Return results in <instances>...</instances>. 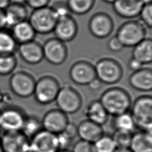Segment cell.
I'll return each instance as SVG.
<instances>
[{
  "mask_svg": "<svg viewBox=\"0 0 152 152\" xmlns=\"http://www.w3.org/2000/svg\"><path fill=\"white\" fill-rule=\"evenodd\" d=\"M109 115L116 116L128 112L131 106V99L124 89L112 87L106 90L99 99Z\"/></svg>",
  "mask_w": 152,
  "mask_h": 152,
  "instance_id": "cell-1",
  "label": "cell"
},
{
  "mask_svg": "<svg viewBox=\"0 0 152 152\" xmlns=\"http://www.w3.org/2000/svg\"><path fill=\"white\" fill-rule=\"evenodd\" d=\"M130 113L135 127L139 130L151 132L152 129V97L141 96L134 102Z\"/></svg>",
  "mask_w": 152,
  "mask_h": 152,
  "instance_id": "cell-2",
  "label": "cell"
},
{
  "mask_svg": "<svg viewBox=\"0 0 152 152\" xmlns=\"http://www.w3.org/2000/svg\"><path fill=\"white\" fill-rule=\"evenodd\" d=\"M36 33L47 34L53 31L57 18L51 7L33 10L27 19Z\"/></svg>",
  "mask_w": 152,
  "mask_h": 152,
  "instance_id": "cell-3",
  "label": "cell"
},
{
  "mask_svg": "<svg viewBox=\"0 0 152 152\" xmlns=\"http://www.w3.org/2000/svg\"><path fill=\"white\" fill-rule=\"evenodd\" d=\"M124 47H134L146 37V30L142 23L128 20L122 24L116 33Z\"/></svg>",
  "mask_w": 152,
  "mask_h": 152,
  "instance_id": "cell-4",
  "label": "cell"
},
{
  "mask_svg": "<svg viewBox=\"0 0 152 152\" xmlns=\"http://www.w3.org/2000/svg\"><path fill=\"white\" fill-rule=\"evenodd\" d=\"M96 77L106 84H114L119 82L123 75V69L121 64L110 58L100 59L94 65Z\"/></svg>",
  "mask_w": 152,
  "mask_h": 152,
  "instance_id": "cell-5",
  "label": "cell"
},
{
  "mask_svg": "<svg viewBox=\"0 0 152 152\" xmlns=\"http://www.w3.org/2000/svg\"><path fill=\"white\" fill-rule=\"evenodd\" d=\"M60 89L58 81L53 77L45 75L36 81L33 95L40 104H48L55 101Z\"/></svg>",
  "mask_w": 152,
  "mask_h": 152,
  "instance_id": "cell-6",
  "label": "cell"
},
{
  "mask_svg": "<svg viewBox=\"0 0 152 152\" xmlns=\"http://www.w3.org/2000/svg\"><path fill=\"white\" fill-rule=\"evenodd\" d=\"M27 115L20 107L7 105L0 109V129L4 132L21 131Z\"/></svg>",
  "mask_w": 152,
  "mask_h": 152,
  "instance_id": "cell-7",
  "label": "cell"
},
{
  "mask_svg": "<svg viewBox=\"0 0 152 152\" xmlns=\"http://www.w3.org/2000/svg\"><path fill=\"white\" fill-rule=\"evenodd\" d=\"M55 101L58 109L66 115L77 112L82 105V99L80 93L68 85L60 87Z\"/></svg>",
  "mask_w": 152,
  "mask_h": 152,
  "instance_id": "cell-8",
  "label": "cell"
},
{
  "mask_svg": "<svg viewBox=\"0 0 152 152\" xmlns=\"http://www.w3.org/2000/svg\"><path fill=\"white\" fill-rule=\"evenodd\" d=\"M36 81L30 73L24 71H18L13 73L9 80L11 91L16 96L27 98L31 96Z\"/></svg>",
  "mask_w": 152,
  "mask_h": 152,
  "instance_id": "cell-9",
  "label": "cell"
},
{
  "mask_svg": "<svg viewBox=\"0 0 152 152\" xmlns=\"http://www.w3.org/2000/svg\"><path fill=\"white\" fill-rule=\"evenodd\" d=\"M88 30L94 37L103 39L109 36L114 28V22L112 17L104 12L94 14L88 24Z\"/></svg>",
  "mask_w": 152,
  "mask_h": 152,
  "instance_id": "cell-10",
  "label": "cell"
},
{
  "mask_svg": "<svg viewBox=\"0 0 152 152\" xmlns=\"http://www.w3.org/2000/svg\"><path fill=\"white\" fill-rule=\"evenodd\" d=\"M43 58L54 65L63 64L68 56V49L64 42L57 38L46 40L42 45Z\"/></svg>",
  "mask_w": 152,
  "mask_h": 152,
  "instance_id": "cell-11",
  "label": "cell"
},
{
  "mask_svg": "<svg viewBox=\"0 0 152 152\" xmlns=\"http://www.w3.org/2000/svg\"><path fill=\"white\" fill-rule=\"evenodd\" d=\"M30 139L21 131L4 132L0 147L2 152H30Z\"/></svg>",
  "mask_w": 152,
  "mask_h": 152,
  "instance_id": "cell-12",
  "label": "cell"
},
{
  "mask_svg": "<svg viewBox=\"0 0 152 152\" xmlns=\"http://www.w3.org/2000/svg\"><path fill=\"white\" fill-rule=\"evenodd\" d=\"M69 76L73 83L80 86H88L96 78L94 65L83 60L77 61L71 65Z\"/></svg>",
  "mask_w": 152,
  "mask_h": 152,
  "instance_id": "cell-13",
  "label": "cell"
},
{
  "mask_svg": "<svg viewBox=\"0 0 152 152\" xmlns=\"http://www.w3.org/2000/svg\"><path fill=\"white\" fill-rule=\"evenodd\" d=\"M30 152H57L56 135L42 129L30 139Z\"/></svg>",
  "mask_w": 152,
  "mask_h": 152,
  "instance_id": "cell-14",
  "label": "cell"
},
{
  "mask_svg": "<svg viewBox=\"0 0 152 152\" xmlns=\"http://www.w3.org/2000/svg\"><path fill=\"white\" fill-rule=\"evenodd\" d=\"M41 122L43 129L57 135L65 129L69 121L67 115L58 109H54L44 115Z\"/></svg>",
  "mask_w": 152,
  "mask_h": 152,
  "instance_id": "cell-15",
  "label": "cell"
},
{
  "mask_svg": "<svg viewBox=\"0 0 152 152\" xmlns=\"http://www.w3.org/2000/svg\"><path fill=\"white\" fill-rule=\"evenodd\" d=\"M53 32L55 37L65 43L75 39L78 33V25L75 19L67 15L57 20Z\"/></svg>",
  "mask_w": 152,
  "mask_h": 152,
  "instance_id": "cell-16",
  "label": "cell"
},
{
  "mask_svg": "<svg viewBox=\"0 0 152 152\" xmlns=\"http://www.w3.org/2000/svg\"><path fill=\"white\" fill-rule=\"evenodd\" d=\"M17 51L22 60L30 65L38 64L44 59L42 45L34 40L18 45Z\"/></svg>",
  "mask_w": 152,
  "mask_h": 152,
  "instance_id": "cell-17",
  "label": "cell"
},
{
  "mask_svg": "<svg viewBox=\"0 0 152 152\" xmlns=\"http://www.w3.org/2000/svg\"><path fill=\"white\" fill-rule=\"evenodd\" d=\"M142 6L140 0H116L112 4L114 12L118 16L126 19L138 16Z\"/></svg>",
  "mask_w": 152,
  "mask_h": 152,
  "instance_id": "cell-18",
  "label": "cell"
},
{
  "mask_svg": "<svg viewBox=\"0 0 152 152\" xmlns=\"http://www.w3.org/2000/svg\"><path fill=\"white\" fill-rule=\"evenodd\" d=\"M129 83L134 89L140 91L152 90V71L149 68H142L133 72L129 78Z\"/></svg>",
  "mask_w": 152,
  "mask_h": 152,
  "instance_id": "cell-19",
  "label": "cell"
},
{
  "mask_svg": "<svg viewBox=\"0 0 152 152\" xmlns=\"http://www.w3.org/2000/svg\"><path fill=\"white\" fill-rule=\"evenodd\" d=\"M104 134L102 126L88 119L82 121L77 126V135L80 140L93 144Z\"/></svg>",
  "mask_w": 152,
  "mask_h": 152,
  "instance_id": "cell-20",
  "label": "cell"
},
{
  "mask_svg": "<svg viewBox=\"0 0 152 152\" xmlns=\"http://www.w3.org/2000/svg\"><path fill=\"white\" fill-rule=\"evenodd\" d=\"M7 26L12 27L14 25L27 20L28 12L25 4L11 2L4 10Z\"/></svg>",
  "mask_w": 152,
  "mask_h": 152,
  "instance_id": "cell-21",
  "label": "cell"
},
{
  "mask_svg": "<svg viewBox=\"0 0 152 152\" xmlns=\"http://www.w3.org/2000/svg\"><path fill=\"white\" fill-rule=\"evenodd\" d=\"M129 148L132 152H152L151 132L139 130L132 133Z\"/></svg>",
  "mask_w": 152,
  "mask_h": 152,
  "instance_id": "cell-22",
  "label": "cell"
},
{
  "mask_svg": "<svg viewBox=\"0 0 152 152\" xmlns=\"http://www.w3.org/2000/svg\"><path fill=\"white\" fill-rule=\"evenodd\" d=\"M11 33L18 45L34 40L36 34L28 20L20 22L12 26Z\"/></svg>",
  "mask_w": 152,
  "mask_h": 152,
  "instance_id": "cell-23",
  "label": "cell"
},
{
  "mask_svg": "<svg viewBox=\"0 0 152 152\" xmlns=\"http://www.w3.org/2000/svg\"><path fill=\"white\" fill-rule=\"evenodd\" d=\"M87 119L102 126L109 118V115L99 100H93L86 109Z\"/></svg>",
  "mask_w": 152,
  "mask_h": 152,
  "instance_id": "cell-24",
  "label": "cell"
},
{
  "mask_svg": "<svg viewBox=\"0 0 152 152\" xmlns=\"http://www.w3.org/2000/svg\"><path fill=\"white\" fill-rule=\"evenodd\" d=\"M132 57L142 65L149 64L152 61V40L145 37L133 47Z\"/></svg>",
  "mask_w": 152,
  "mask_h": 152,
  "instance_id": "cell-25",
  "label": "cell"
},
{
  "mask_svg": "<svg viewBox=\"0 0 152 152\" xmlns=\"http://www.w3.org/2000/svg\"><path fill=\"white\" fill-rule=\"evenodd\" d=\"M18 45L11 32L5 29L0 30V55L15 54Z\"/></svg>",
  "mask_w": 152,
  "mask_h": 152,
  "instance_id": "cell-26",
  "label": "cell"
},
{
  "mask_svg": "<svg viewBox=\"0 0 152 152\" xmlns=\"http://www.w3.org/2000/svg\"><path fill=\"white\" fill-rule=\"evenodd\" d=\"M96 0H66V4L71 14L83 15L93 7Z\"/></svg>",
  "mask_w": 152,
  "mask_h": 152,
  "instance_id": "cell-27",
  "label": "cell"
},
{
  "mask_svg": "<svg viewBox=\"0 0 152 152\" xmlns=\"http://www.w3.org/2000/svg\"><path fill=\"white\" fill-rule=\"evenodd\" d=\"M113 125L115 130L131 133H133V131L136 128L133 118L129 112L115 116Z\"/></svg>",
  "mask_w": 152,
  "mask_h": 152,
  "instance_id": "cell-28",
  "label": "cell"
},
{
  "mask_svg": "<svg viewBox=\"0 0 152 152\" xmlns=\"http://www.w3.org/2000/svg\"><path fill=\"white\" fill-rule=\"evenodd\" d=\"M42 129L41 121L35 116H27L21 132L29 139Z\"/></svg>",
  "mask_w": 152,
  "mask_h": 152,
  "instance_id": "cell-29",
  "label": "cell"
},
{
  "mask_svg": "<svg viewBox=\"0 0 152 152\" xmlns=\"http://www.w3.org/2000/svg\"><path fill=\"white\" fill-rule=\"evenodd\" d=\"M17 65V59L15 54L0 55V75L11 74Z\"/></svg>",
  "mask_w": 152,
  "mask_h": 152,
  "instance_id": "cell-30",
  "label": "cell"
},
{
  "mask_svg": "<svg viewBox=\"0 0 152 152\" xmlns=\"http://www.w3.org/2000/svg\"><path fill=\"white\" fill-rule=\"evenodd\" d=\"M95 152H115L116 145L112 136L103 134L93 143Z\"/></svg>",
  "mask_w": 152,
  "mask_h": 152,
  "instance_id": "cell-31",
  "label": "cell"
},
{
  "mask_svg": "<svg viewBox=\"0 0 152 152\" xmlns=\"http://www.w3.org/2000/svg\"><path fill=\"white\" fill-rule=\"evenodd\" d=\"M132 134L128 132L115 130L112 137L117 148H129Z\"/></svg>",
  "mask_w": 152,
  "mask_h": 152,
  "instance_id": "cell-32",
  "label": "cell"
},
{
  "mask_svg": "<svg viewBox=\"0 0 152 152\" xmlns=\"http://www.w3.org/2000/svg\"><path fill=\"white\" fill-rule=\"evenodd\" d=\"M143 24L149 28L152 26V4L143 5L140 12L139 15Z\"/></svg>",
  "mask_w": 152,
  "mask_h": 152,
  "instance_id": "cell-33",
  "label": "cell"
},
{
  "mask_svg": "<svg viewBox=\"0 0 152 152\" xmlns=\"http://www.w3.org/2000/svg\"><path fill=\"white\" fill-rule=\"evenodd\" d=\"M57 20L71 15L69 9L66 5V2L58 1L55 2L52 6H51Z\"/></svg>",
  "mask_w": 152,
  "mask_h": 152,
  "instance_id": "cell-34",
  "label": "cell"
},
{
  "mask_svg": "<svg viewBox=\"0 0 152 152\" xmlns=\"http://www.w3.org/2000/svg\"><path fill=\"white\" fill-rule=\"evenodd\" d=\"M71 152H95L93 144L80 140L72 147Z\"/></svg>",
  "mask_w": 152,
  "mask_h": 152,
  "instance_id": "cell-35",
  "label": "cell"
},
{
  "mask_svg": "<svg viewBox=\"0 0 152 152\" xmlns=\"http://www.w3.org/2000/svg\"><path fill=\"white\" fill-rule=\"evenodd\" d=\"M57 140L59 150H66L71 145L72 140L66 136L62 132L57 134Z\"/></svg>",
  "mask_w": 152,
  "mask_h": 152,
  "instance_id": "cell-36",
  "label": "cell"
},
{
  "mask_svg": "<svg viewBox=\"0 0 152 152\" xmlns=\"http://www.w3.org/2000/svg\"><path fill=\"white\" fill-rule=\"evenodd\" d=\"M108 49L113 52L121 51L124 47L116 36L112 37L107 42Z\"/></svg>",
  "mask_w": 152,
  "mask_h": 152,
  "instance_id": "cell-37",
  "label": "cell"
},
{
  "mask_svg": "<svg viewBox=\"0 0 152 152\" xmlns=\"http://www.w3.org/2000/svg\"><path fill=\"white\" fill-rule=\"evenodd\" d=\"M50 0H24V4L33 10L48 6Z\"/></svg>",
  "mask_w": 152,
  "mask_h": 152,
  "instance_id": "cell-38",
  "label": "cell"
},
{
  "mask_svg": "<svg viewBox=\"0 0 152 152\" xmlns=\"http://www.w3.org/2000/svg\"><path fill=\"white\" fill-rule=\"evenodd\" d=\"M62 132L69 138L74 140V139L77 135V126L75 124L69 122Z\"/></svg>",
  "mask_w": 152,
  "mask_h": 152,
  "instance_id": "cell-39",
  "label": "cell"
},
{
  "mask_svg": "<svg viewBox=\"0 0 152 152\" xmlns=\"http://www.w3.org/2000/svg\"><path fill=\"white\" fill-rule=\"evenodd\" d=\"M128 65L129 68L131 70H132L133 72L138 71V70L141 69L142 68H143L142 67L143 65L140 62H139L138 60L135 59V58H134L132 57L129 60Z\"/></svg>",
  "mask_w": 152,
  "mask_h": 152,
  "instance_id": "cell-40",
  "label": "cell"
},
{
  "mask_svg": "<svg viewBox=\"0 0 152 152\" xmlns=\"http://www.w3.org/2000/svg\"><path fill=\"white\" fill-rule=\"evenodd\" d=\"M102 83L97 78H96L88 86L91 90L97 91L102 87Z\"/></svg>",
  "mask_w": 152,
  "mask_h": 152,
  "instance_id": "cell-41",
  "label": "cell"
},
{
  "mask_svg": "<svg viewBox=\"0 0 152 152\" xmlns=\"http://www.w3.org/2000/svg\"><path fill=\"white\" fill-rule=\"evenodd\" d=\"M7 27L5 15L4 10L0 9V30L5 29Z\"/></svg>",
  "mask_w": 152,
  "mask_h": 152,
  "instance_id": "cell-42",
  "label": "cell"
},
{
  "mask_svg": "<svg viewBox=\"0 0 152 152\" xmlns=\"http://www.w3.org/2000/svg\"><path fill=\"white\" fill-rule=\"evenodd\" d=\"M11 2V0H0V9L5 10Z\"/></svg>",
  "mask_w": 152,
  "mask_h": 152,
  "instance_id": "cell-43",
  "label": "cell"
},
{
  "mask_svg": "<svg viewBox=\"0 0 152 152\" xmlns=\"http://www.w3.org/2000/svg\"><path fill=\"white\" fill-rule=\"evenodd\" d=\"M115 152H132L129 148H117Z\"/></svg>",
  "mask_w": 152,
  "mask_h": 152,
  "instance_id": "cell-44",
  "label": "cell"
},
{
  "mask_svg": "<svg viewBox=\"0 0 152 152\" xmlns=\"http://www.w3.org/2000/svg\"><path fill=\"white\" fill-rule=\"evenodd\" d=\"M151 1L152 0H140V1L141 2V3L143 5L148 4H151Z\"/></svg>",
  "mask_w": 152,
  "mask_h": 152,
  "instance_id": "cell-45",
  "label": "cell"
},
{
  "mask_svg": "<svg viewBox=\"0 0 152 152\" xmlns=\"http://www.w3.org/2000/svg\"><path fill=\"white\" fill-rule=\"evenodd\" d=\"M11 2H15V3H21L24 4V0H11Z\"/></svg>",
  "mask_w": 152,
  "mask_h": 152,
  "instance_id": "cell-46",
  "label": "cell"
},
{
  "mask_svg": "<svg viewBox=\"0 0 152 152\" xmlns=\"http://www.w3.org/2000/svg\"><path fill=\"white\" fill-rule=\"evenodd\" d=\"M103 2L108 3V4H113L116 0H102Z\"/></svg>",
  "mask_w": 152,
  "mask_h": 152,
  "instance_id": "cell-47",
  "label": "cell"
},
{
  "mask_svg": "<svg viewBox=\"0 0 152 152\" xmlns=\"http://www.w3.org/2000/svg\"><path fill=\"white\" fill-rule=\"evenodd\" d=\"M57 152H71V151L69 150L68 149H66V150H59Z\"/></svg>",
  "mask_w": 152,
  "mask_h": 152,
  "instance_id": "cell-48",
  "label": "cell"
},
{
  "mask_svg": "<svg viewBox=\"0 0 152 152\" xmlns=\"http://www.w3.org/2000/svg\"><path fill=\"white\" fill-rule=\"evenodd\" d=\"M0 152H2V150H1V147H0Z\"/></svg>",
  "mask_w": 152,
  "mask_h": 152,
  "instance_id": "cell-49",
  "label": "cell"
},
{
  "mask_svg": "<svg viewBox=\"0 0 152 152\" xmlns=\"http://www.w3.org/2000/svg\"><path fill=\"white\" fill-rule=\"evenodd\" d=\"M1 132H0V140H1Z\"/></svg>",
  "mask_w": 152,
  "mask_h": 152,
  "instance_id": "cell-50",
  "label": "cell"
}]
</instances>
